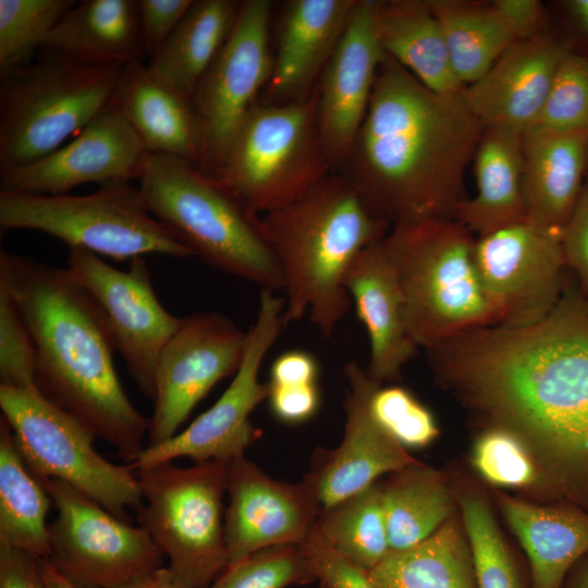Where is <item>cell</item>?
<instances>
[{
  "instance_id": "obj_3",
  "label": "cell",
  "mask_w": 588,
  "mask_h": 588,
  "mask_svg": "<svg viewBox=\"0 0 588 588\" xmlns=\"http://www.w3.org/2000/svg\"><path fill=\"white\" fill-rule=\"evenodd\" d=\"M0 280L35 344L36 389L132 464L146 446L149 418L136 409L120 382L115 345L97 302L66 268L4 249Z\"/></svg>"
},
{
  "instance_id": "obj_38",
  "label": "cell",
  "mask_w": 588,
  "mask_h": 588,
  "mask_svg": "<svg viewBox=\"0 0 588 588\" xmlns=\"http://www.w3.org/2000/svg\"><path fill=\"white\" fill-rule=\"evenodd\" d=\"M470 464L487 485L555 503L543 473L526 444L511 431L486 426L471 446Z\"/></svg>"
},
{
  "instance_id": "obj_54",
  "label": "cell",
  "mask_w": 588,
  "mask_h": 588,
  "mask_svg": "<svg viewBox=\"0 0 588 588\" xmlns=\"http://www.w3.org/2000/svg\"><path fill=\"white\" fill-rule=\"evenodd\" d=\"M571 7L581 28L588 35V0L572 1Z\"/></svg>"
},
{
  "instance_id": "obj_29",
  "label": "cell",
  "mask_w": 588,
  "mask_h": 588,
  "mask_svg": "<svg viewBox=\"0 0 588 588\" xmlns=\"http://www.w3.org/2000/svg\"><path fill=\"white\" fill-rule=\"evenodd\" d=\"M42 50L91 65L142 60L137 0L76 2L52 29Z\"/></svg>"
},
{
  "instance_id": "obj_49",
  "label": "cell",
  "mask_w": 588,
  "mask_h": 588,
  "mask_svg": "<svg viewBox=\"0 0 588 588\" xmlns=\"http://www.w3.org/2000/svg\"><path fill=\"white\" fill-rule=\"evenodd\" d=\"M320 366L311 353L290 350L280 354L270 367L269 383L319 382Z\"/></svg>"
},
{
  "instance_id": "obj_31",
  "label": "cell",
  "mask_w": 588,
  "mask_h": 588,
  "mask_svg": "<svg viewBox=\"0 0 588 588\" xmlns=\"http://www.w3.org/2000/svg\"><path fill=\"white\" fill-rule=\"evenodd\" d=\"M241 3L235 0H194L164 46L146 64L150 74L192 98L231 35Z\"/></svg>"
},
{
  "instance_id": "obj_37",
  "label": "cell",
  "mask_w": 588,
  "mask_h": 588,
  "mask_svg": "<svg viewBox=\"0 0 588 588\" xmlns=\"http://www.w3.org/2000/svg\"><path fill=\"white\" fill-rule=\"evenodd\" d=\"M452 480L479 588H530L483 489L466 477Z\"/></svg>"
},
{
  "instance_id": "obj_13",
  "label": "cell",
  "mask_w": 588,
  "mask_h": 588,
  "mask_svg": "<svg viewBox=\"0 0 588 588\" xmlns=\"http://www.w3.org/2000/svg\"><path fill=\"white\" fill-rule=\"evenodd\" d=\"M284 298L273 292L260 290L258 313L247 332L244 358L226 390L183 431L162 443L145 446L130 464L134 470L179 457L204 463L230 462L244 455L260 436L249 417L268 396V384L260 382L258 376L266 354L284 326Z\"/></svg>"
},
{
  "instance_id": "obj_34",
  "label": "cell",
  "mask_w": 588,
  "mask_h": 588,
  "mask_svg": "<svg viewBox=\"0 0 588 588\" xmlns=\"http://www.w3.org/2000/svg\"><path fill=\"white\" fill-rule=\"evenodd\" d=\"M53 502L30 471L8 421L0 417V544L48 560L47 515Z\"/></svg>"
},
{
  "instance_id": "obj_42",
  "label": "cell",
  "mask_w": 588,
  "mask_h": 588,
  "mask_svg": "<svg viewBox=\"0 0 588 588\" xmlns=\"http://www.w3.org/2000/svg\"><path fill=\"white\" fill-rule=\"evenodd\" d=\"M376 420L405 449H420L439 436L431 411L409 390L400 385H379L370 397Z\"/></svg>"
},
{
  "instance_id": "obj_25",
  "label": "cell",
  "mask_w": 588,
  "mask_h": 588,
  "mask_svg": "<svg viewBox=\"0 0 588 588\" xmlns=\"http://www.w3.org/2000/svg\"><path fill=\"white\" fill-rule=\"evenodd\" d=\"M111 106L150 154L175 156L199 166L203 133L192 98L155 78L142 60L123 65Z\"/></svg>"
},
{
  "instance_id": "obj_47",
  "label": "cell",
  "mask_w": 588,
  "mask_h": 588,
  "mask_svg": "<svg viewBox=\"0 0 588 588\" xmlns=\"http://www.w3.org/2000/svg\"><path fill=\"white\" fill-rule=\"evenodd\" d=\"M562 249L565 266L575 271L581 292L588 297V182L563 229Z\"/></svg>"
},
{
  "instance_id": "obj_44",
  "label": "cell",
  "mask_w": 588,
  "mask_h": 588,
  "mask_svg": "<svg viewBox=\"0 0 588 588\" xmlns=\"http://www.w3.org/2000/svg\"><path fill=\"white\" fill-rule=\"evenodd\" d=\"M304 546L322 588H378L368 571L332 550L314 532Z\"/></svg>"
},
{
  "instance_id": "obj_20",
  "label": "cell",
  "mask_w": 588,
  "mask_h": 588,
  "mask_svg": "<svg viewBox=\"0 0 588 588\" xmlns=\"http://www.w3.org/2000/svg\"><path fill=\"white\" fill-rule=\"evenodd\" d=\"M226 494L228 564L266 548L304 543L321 512L304 480L298 483L275 480L245 455L228 462Z\"/></svg>"
},
{
  "instance_id": "obj_8",
  "label": "cell",
  "mask_w": 588,
  "mask_h": 588,
  "mask_svg": "<svg viewBox=\"0 0 588 588\" xmlns=\"http://www.w3.org/2000/svg\"><path fill=\"white\" fill-rule=\"evenodd\" d=\"M332 171L318 130L315 89L302 101L256 102L212 179L264 215L296 200Z\"/></svg>"
},
{
  "instance_id": "obj_50",
  "label": "cell",
  "mask_w": 588,
  "mask_h": 588,
  "mask_svg": "<svg viewBox=\"0 0 588 588\" xmlns=\"http://www.w3.org/2000/svg\"><path fill=\"white\" fill-rule=\"evenodd\" d=\"M494 7L503 14L513 28L517 40H528L544 36L543 10L537 0H497Z\"/></svg>"
},
{
  "instance_id": "obj_17",
  "label": "cell",
  "mask_w": 588,
  "mask_h": 588,
  "mask_svg": "<svg viewBox=\"0 0 588 588\" xmlns=\"http://www.w3.org/2000/svg\"><path fill=\"white\" fill-rule=\"evenodd\" d=\"M475 259L498 311V324L535 323L551 313L563 294L561 233L528 221L511 225L476 238Z\"/></svg>"
},
{
  "instance_id": "obj_46",
  "label": "cell",
  "mask_w": 588,
  "mask_h": 588,
  "mask_svg": "<svg viewBox=\"0 0 588 588\" xmlns=\"http://www.w3.org/2000/svg\"><path fill=\"white\" fill-rule=\"evenodd\" d=\"M268 384L267 401L270 412L279 421L299 425L311 419L320 407L318 382H289Z\"/></svg>"
},
{
  "instance_id": "obj_16",
  "label": "cell",
  "mask_w": 588,
  "mask_h": 588,
  "mask_svg": "<svg viewBox=\"0 0 588 588\" xmlns=\"http://www.w3.org/2000/svg\"><path fill=\"white\" fill-rule=\"evenodd\" d=\"M246 345L247 332L220 313L182 318L158 360L147 445L162 443L179 432L209 391L236 373Z\"/></svg>"
},
{
  "instance_id": "obj_28",
  "label": "cell",
  "mask_w": 588,
  "mask_h": 588,
  "mask_svg": "<svg viewBox=\"0 0 588 588\" xmlns=\"http://www.w3.org/2000/svg\"><path fill=\"white\" fill-rule=\"evenodd\" d=\"M523 134L485 128L476 149L477 193L454 209L452 219L479 236L527 221L523 195Z\"/></svg>"
},
{
  "instance_id": "obj_41",
  "label": "cell",
  "mask_w": 588,
  "mask_h": 588,
  "mask_svg": "<svg viewBox=\"0 0 588 588\" xmlns=\"http://www.w3.org/2000/svg\"><path fill=\"white\" fill-rule=\"evenodd\" d=\"M531 128L552 133L588 131V58L564 51Z\"/></svg>"
},
{
  "instance_id": "obj_55",
  "label": "cell",
  "mask_w": 588,
  "mask_h": 588,
  "mask_svg": "<svg viewBox=\"0 0 588 588\" xmlns=\"http://www.w3.org/2000/svg\"><path fill=\"white\" fill-rule=\"evenodd\" d=\"M587 136H588V131H587Z\"/></svg>"
},
{
  "instance_id": "obj_22",
  "label": "cell",
  "mask_w": 588,
  "mask_h": 588,
  "mask_svg": "<svg viewBox=\"0 0 588 588\" xmlns=\"http://www.w3.org/2000/svg\"><path fill=\"white\" fill-rule=\"evenodd\" d=\"M565 50L547 35L517 40L482 77L464 88L467 108L485 128L524 134L539 119Z\"/></svg>"
},
{
  "instance_id": "obj_23",
  "label": "cell",
  "mask_w": 588,
  "mask_h": 588,
  "mask_svg": "<svg viewBox=\"0 0 588 588\" xmlns=\"http://www.w3.org/2000/svg\"><path fill=\"white\" fill-rule=\"evenodd\" d=\"M356 0H290L280 16L266 105L308 99L336 49Z\"/></svg>"
},
{
  "instance_id": "obj_45",
  "label": "cell",
  "mask_w": 588,
  "mask_h": 588,
  "mask_svg": "<svg viewBox=\"0 0 588 588\" xmlns=\"http://www.w3.org/2000/svg\"><path fill=\"white\" fill-rule=\"evenodd\" d=\"M194 0H137L142 45L154 58L170 38Z\"/></svg>"
},
{
  "instance_id": "obj_35",
  "label": "cell",
  "mask_w": 588,
  "mask_h": 588,
  "mask_svg": "<svg viewBox=\"0 0 588 588\" xmlns=\"http://www.w3.org/2000/svg\"><path fill=\"white\" fill-rule=\"evenodd\" d=\"M453 71L466 87L480 77L517 41L510 23L494 4L431 0Z\"/></svg>"
},
{
  "instance_id": "obj_40",
  "label": "cell",
  "mask_w": 588,
  "mask_h": 588,
  "mask_svg": "<svg viewBox=\"0 0 588 588\" xmlns=\"http://www.w3.org/2000/svg\"><path fill=\"white\" fill-rule=\"evenodd\" d=\"M317 580L304 543L274 546L228 564L208 588H286Z\"/></svg>"
},
{
  "instance_id": "obj_26",
  "label": "cell",
  "mask_w": 588,
  "mask_h": 588,
  "mask_svg": "<svg viewBox=\"0 0 588 588\" xmlns=\"http://www.w3.org/2000/svg\"><path fill=\"white\" fill-rule=\"evenodd\" d=\"M493 494L527 556L530 588H562L588 554V511L564 502L538 504L500 490Z\"/></svg>"
},
{
  "instance_id": "obj_11",
  "label": "cell",
  "mask_w": 588,
  "mask_h": 588,
  "mask_svg": "<svg viewBox=\"0 0 588 588\" xmlns=\"http://www.w3.org/2000/svg\"><path fill=\"white\" fill-rule=\"evenodd\" d=\"M0 408L37 478L60 480L124 520L127 511L139 509L142 492L133 467L101 456L94 448L96 436L35 385H0Z\"/></svg>"
},
{
  "instance_id": "obj_12",
  "label": "cell",
  "mask_w": 588,
  "mask_h": 588,
  "mask_svg": "<svg viewBox=\"0 0 588 588\" xmlns=\"http://www.w3.org/2000/svg\"><path fill=\"white\" fill-rule=\"evenodd\" d=\"M57 516L49 524L48 562L82 588H118L162 567L163 554L132 526L57 479H40Z\"/></svg>"
},
{
  "instance_id": "obj_51",
  "label": "cell",
  "mask_w": 588,
  "mask_h": 588,
  "mask_svg": "<svg viewBox=\"0 0 588 588\" xmlns=\"http://www.w3.org/2000/svg\"><path fill=\"white\" fill-rule=\"evenodd\" d=\"M118 588H180L167 567H159Z\"/></svg>"
},
{
  "instance_id": "obj_9",
  "label": "cell",
  "mask_w": 588,
  "mask_h": 588,
  "mask_svg": "<svg viewBox=\"0 0 588 588\" xmlns=\"http://www.w3.org/2000/svg\"><path fill=\"white\" fill-rule=\"evenodd\" d=\"M143 527L163 556L180 588H208L229 563L223 497L228 462L191 467L164 462L138 469Z\"/></svg>"
},
{
  "instance_id": "obj_24",
  "label": "cell",
  "mask_w": 588,
  "mask_h": 588,
  "mask_svg": "<svg viewBox=\"0 0 588 588\" xmlns=\"http://www.w3.org/2000/svg\"><path fill=\"white\" fill-rule=\"evenodd\" d=\"M381 241L356 256L345 275V287L368 333L367 373L382 385L400 379L418 346L409 335L400 283Z\"/></svg>"
},
{
  "instance_id": "obj_52",
  "label": "cell",
  "mask_w": 588,
  "mask_h": 588,
  "mask_svg": "<svg viewBox=\"0 0 588 588\" xmlns=\"http://www.w3.org/2000/svg\"><path fill=\"white\" fill-rule=\"evenodd\" d=\"M45 588H82L62 576L47 560H39Z\"/></svg>"
},
{
  "instance_id": "obj_5",
  "label": "cell",
  "mask_w": 588,
  "mask_h": 588,
  "mask_svg": "<svg viewBox=\"0 0 588 588\" xmlns=\"http://www.w3.org/2000/svg\"><path fill=\"white\" fill-rule=\"evenodd\" d=\"M139 188L152 216L192 256L260 290H283V274L260 215L197 166L151 154Z\"/></svg>"
},
{
  "instance_id": "obj_43",
  "label": "cell",
  "mask_w": 588,
  "mask_h": 588,
  "mask_svg": "<svg viewBox=\"0 0 588 588\" xmlns=\"http://www.w3.org/2000/svg\"><path fill=\"white\" fill-rule=\"evenodd\" d=\"M36 348L4 281L0 280V385H35Z\"/></svg>"
},
{
  "instance_id": "obj_19",
  "label": "cell",
  "mask_w": 588,
  "mask_h": 588,
  "mask_svg": "<svg viewBox=\"0 0 588 588\" xmlns=\"http://www.w3.org/2000/svg\"><path fill=\"white\" fill-rule=\"evenodd\" d=\"M347 391L345 424L341 443L333 450L319 449L304 482L316 495L321 510L372 485L382 475L419 463L373 417L370 397L381 384L355 360L344 367Z\"/></svg>"
},
{
  "instance_id": "obj_21",
  "label": "cell",
  "mask_w": 588,
  "mask_h": 588,
  "mask_svg": "<svg viewBox=\"0 0 588 588\" xmlns=\"http://www.w3.org/2000/svg\"><path fill=\"white\" fill-rule=\"evenodd\" d=\"M375 11L376 1L356 0L316 87L318 130L333 170L353 147L385 57L376 33Z\"/></svg>"
},
{
  "instance_id": "obj_14",
  "label": "cell",
  "mask_w": 588,
  "mask_h": 588,
  "mask_svg": "<svg viewBox=\"0 0 588 588\" xmlns=\"http://www.w3.org/2000/svg\"><path fill=\"white\" fill-rule=\"evenodd\" d=\"M271 10L269 0L242 1L231 35L192 97L203 133L198 168L210 177L216 176L236 130L271 75Z\"/></svg>"
},
{
  "instance_id": "obj_32",
  "label": "cell",
  "mask_w": 588,
  "mask_h": 588,
  "mask_svg": "<svg viewBox=\"0 0 588 588\" xmlns=\"http://www.w3.org/2000/svg\"><path fill=\"white\" fill-rule=\"evenodd\" d=\"M382 503L390 551L425 541L458 507L452 476L421 462L389 474L382 481Z\"/></svg>"
},
{
  "instance_id": "obj_30",
  "label": "cell",
  "mask_w": 588,
  "mask_h": 588,
  "mask_svg": "<svg viewBox=\"0 0 588 588\" xmlns=\"http://www.w3.org/2000/svg\"><path fill=\"white\" fill-rule=\"evenodd\" d=\"M375 25L385 56L426 87L443 95L464 90L453 71L441 26L429 1H376Z\"/></svg>"
},
{
  "instance_id": "obj_1",
  "label": "cell",
  "mask_w": 588,
  "mask_h": 588,
  "mask_svg": "<svg viewBox=\"0 0 588 588\" xmlns=\"http://www.w3.org/2000/svg\"><path fill=\"white\" fill-rule=\"evenodd\" d=\"M428 354L443 387L526 444L554 502L588 511L587 296L563 291L535 323L476 328Z\"/></svg>"
},
{
  "instance_id": "obj_36",
  "label": "cell",
  "mask_w": 588,
  "mask_h": 588,
  "mask_svg": "<svg viewBox=\"0 0 588 588\" xmlns=\"http://www.w3.org/2000/svg\"><path fill=\"white\" fill-rule=\"evenodd\" d=\"M313 532L357 566L373 569L390 552L382 481L321 510Z\"/></svg>"
},
{
  "instance_id": "obj_10",
  "label": "cell",
  "mask_w": 588,
  "mask_h": 588,
  "mask_svg": "<svg viewBox=\"0 0 588 588\" xmlns=\"http://www.w3.org/2000/svg\"><path fill=\"white\" fill-rule=\"evenodd\" d=\"M3 231L35 230L118 261L150 254L176 258L191 252L149 211L139 187L113 182L87 195L0 191Z\"/></svg>"
},
{
  "instance_id": "obj_2",
  "label": "cell",
  "mask_w": 588,
  "mask_h": 588,
  "mask_svg": "<svg viewBox=\"0 0 588 588\" xmlns=\"http://www.w3.org/2000/svg\"><path fill=\"white\" fill-rule=\"evenodd\" d=\"M485 127L462 93L443 95L385 56L365 119L338 169L391 226L452 218Z\"/></svg>"
},
{
  "instance_id": "obj_27",
  "label": "cell",
  "mask_w": 588,
  "mask_h": 588,
  "mask_svg": "<svg viewBox=\"0 0 588 588\" xmlns=\"http://www.w3.org/2000/svg\"><path fill=\"white\" fill-rule=\"evenodd\" d=\"M522 151L527 221L562 234L584 186L587 132L531 128L522 136Z\"/></svg>"
},
{
  "instance_id": "obj_6",
  "label": "cell",
  "mask_w": 588,
  "mask_h": 588,
  "mask_svg": "<svg viewBox=\"0 0 588 588\" xmlns=\"http://www.w3.org/2000/svg\"><path fill=\"white\" fill-rule=\"evenodd\" d=\"M404 299L411 338L430 350L499 323L476 265L473 233L452 218L396 224L382 238Z\"/></svg>"
},
{
  "instance_id": "obj_18",
  "label": "cell",
  "mask_w": 588,
  "mask_h": 588,
  "mask_svg": "<svg viewBox=\"0 0 588 588\" xmlns=\"http://www.w3.org/2000/svg\"><path fill=\"white\" fill-rule=\"evenodd\" d=\"M151 154L110 106L74 138L29 163L0 169V191L62 195L85 183L140 180Z\"/></svg>"
},
{
  "instance_id": "obj_48",
  "label": "cell",
  "mask_w": 588,
  "mask_h": 588,
  "mask_svg": "<svg viewBox=\"0 0 588 588\" xmlns=\"http://www.w3.org/2000/svg\"><path fill=\"white\" fill-rule=\"evenodd\" d=\"M0 588H45L39 560L0 544Z\"/></svg>"
},
{
  "instance_id": "obj_53",
  "label": "cell",
  "mask_w": 588,
  "mask_h": 588,
  "mask_svg": "<svg viewBox=\"0 0 588 588\" xmlns=\"http://www.w3.org/2000/svg\"><path fill=\"white\" fill-rule=\"evenodd\" d=\"M562 588H588V554L573 566Z\"/></svg>"
},
{
  "instance_id": "obj_33",
  "label": "cell",
  "mask_w": 588,
  "mask_h": 588,
  "mask_svg": "<svg viewBox=\"0 0 588 588\" xmlns=\"http://www.w3.org/2000/svg\"><path fill=\"white\" fill-rule=\"evenodd\" d=\"M378 588H479L461 515L425 541L390 551L369 572Z\"/></svg>"
},
{
  "instance_id": "obj_56",
  "label": "cell",
  "mask_w": 588,
  "mask_h": 588,
  "mask_svg": "<svg viewBox=\"0 0 588 588\" xmlns=\"http://www.w3.org/2000/svg\"><path fill=\"white\" fill-rule=\"evenodd\" d=\"M320 588H322V587L320 586Z\"/></svg>"
},
{
  "instance_id": "obj_39",
  "label": "cell",
  "mask_w": 588,
  "mask_h": 588,
  "mask_svg": "<svg viewBox=\"0 0 588 588\" xmlns=\"http://www.w3.org/2000/svg\"><path fill=\"white\" fill-rule=\"evenodd\" d=\"M73 0H0V74L33 60Z\"/></svg>"
},
{
  "instance_id": "obj_4",
  "label": "cell",
  "mask_w": 588,
  "mask_h": 588,
  "mask_svg": "<svg viewBox=\"0 0 588 588\" xmlns=\"http://www.w3.org/2000/svg\"><path fill=\"white\" fill-rule=\"evenodd\" d=\"M260 217L283 274L284 324L308 315L330 338L352 306L345 287L350 266L391 225L370 211L340 173L329 174L296 200Z\"/></svg>"
},
{
  "instance_id": "obj_15",
  "label": "cell",
  "mask_w": 588,
  "mask_h": 588,
  "mask_svg": "<svg viewBox=\"0 0 588 588\" xmlns=\"http://www.w3.org/2000/svg\"><path fill=\"white\" fill-rule=\"evenodd\" d=\"M65 268L97 302L131 377L154 400L160 354L182 318L159 302L145 257L131 260L122 271L95 253L70 247Z\"/></svg>"
},
{
  "instance_id": "obj_7",
  "label": "cell",
  "mask_w": 588,
  "mask_h": 588,
  "mask_svg": "<svg viewBox=\"0 0 588 588\" xmlns=\"http://www.w3.org/2000/svg\"><path fill=\"white\" fill-rule=\"evenodd\" d=\"M124 64L91 65L44 50L1 73L0 169L38 160L107 110Z\"/></svg>"
}]
</instances>
